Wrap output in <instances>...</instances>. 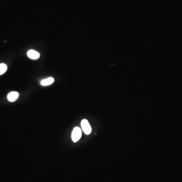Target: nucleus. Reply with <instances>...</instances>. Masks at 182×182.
Returning a JSON list of instances; mask_svg holds the SVG:
<instances>
[{
	"instance_id": "6",
	"label": "nucleus",
	"mask_w": 182,
	"mask_h": 182,
	"mask_svg": "<svg viewBox=\"0 0 182 182\" xmlns=\"http://www.w3.org/2000/svg\"><path fill=\"white\" fill-rule=\"evenodd\" d=\"M7 69V66L5 64H0V75L4 74L6 72Z\"/></svg>"
},
{
	"instance_id": "5",
	"label": "nucleus",
	"mask_w": 182,
	"mask_h": 182,
	"mask_svg": "<svg viewBox=\"0 0 182 182\" xmlns=\"http://www.w3.org/2000/svg\"><path fill=\"white\" fill-rule=\"evenodd\" d=\"M54 79L53 77H49V78L44 79V80H41V84L44 86H49V85L52 84L53 83H54Z\"/></svg>"
},
{
	"instance_id": "2",
	"label": "nucleus",
	"mask_w": 182,
	"mask_h": 182,
	"mask_svg": "<svg viewBox=\"0 0 182 182\" xmlns=\"http://www.w3.org/2000/svg\"><path fill=\"white\" fill-rule=\"evenodd\" d=\"M81 126L82 130L86 135L91 134L92 128L89 121L87 119H83L81 122Z\"/></svg>"
},
{
	"instance_id": "1",
	"label": "nucleus",
	"mask_w": 182,
	"mask_h": 182,
	"mask_svg": "<svg viewBox=\"0 0 182 182\" xmlns=\"http://www.w3.org/2000/svg\"><path fill=\"white\" fill-rule=\"evenodd\" d=\"M81 136V131L79 127H76L72 132V138L73 142H76L80 139Z\"/></svg>"
},
{
	"instance_id": "3",
	"label": "nucleus",
	"mask_w": 182,
	"mask_h": 182,
	"mask_svg": "<svg viewBox=\"0 0 182 182\" xmlns=\"http://www.w3.org/2000/svg\"><path fill=\"white\" fill-rule=\"evenodd\" d=\"M28 56L30 59H32L36 60L39 59V57L40 56V54L37 51H35L33 50H30L28 51Z\"/></svg>"
},
{
	"instance_id": "4",
	"label": "nucleus",
	"mask_w": 182,
	"mask_h": 182,
	"mask_svg": "<svg viewBox=\"0 0 182 182\" xmlns=\"http://www.w3.org/2000/svg\"><path fill=\"white\" fill-rule=\"evenodd\" d=\"M19 96L20 94L17 92H11L7 96V99L10 102H14L18 99Z\"/></svg>"
}]
</instances>
